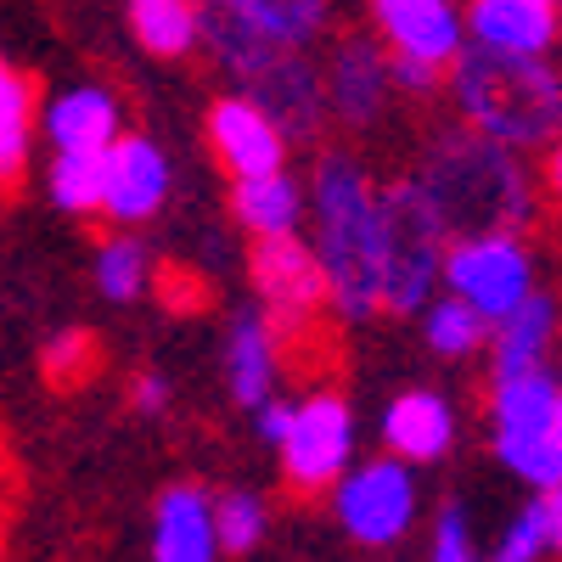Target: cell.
Listing matches in <instances>:
<instances>
[{
    "label": "cell",
    "instance_id": "36",
    "mask_svg": "<svg viewBox=\"0 0 562 562\" xmlns=\"http://www.w3.org/2000/svg\"><path fill=\"white\" fill-rule=\"evenodd\" d=\"M540 192L562 209V135L546 140V164H540Z\"/></svg>",
    "mask_w": 562,
    "mask_h": 562
},
{
    "label": "cell",
    "instance_id": "29",
    "mask_svg": "<svg viewBox=\"0 0 562 562\" xmlns=\"http://www.w3.org/2000/svg\"><path fill=\"white\" fill-rule=\"evenodd\" d=\"M551 551H557L551 501L535 490V495L506 518V529H501V540H495V557H501V562H540V557H551Z\"/></svg>",
    "mask_w": 562,
    "mask_h": 562
},
{
    "label": "cell",
    "instance_id": "31",
    "mask_svg": "<svg viewBox=\"0 0 562 562\" xmlns=\"http://www.w3.org/2000/svg\"><path fill=\"white\" fill-rule=\"evenodd\" d=\"M428 557L434 562H473L479 540H473V512L461 501H445L434 518H428Z\"/></svg>",
    "mask_w": 562,
    "mask_h": 562
},
{
    "label": "cell",
    "instance_id": "27",
    "mask_svg": "<svg viewBox=\"0 0 562 562\" xmlns=\"http://www.w3.org/2000/svg\"><path fill=\"white\" fill-rule=\"evenodd\" d=\"M102 158L108 153H52V164H45V198L63 214H97L102 209Z\"/></svg>",
    "mask_w": 562,
    "mask_h": 562
},
{
    "label": "cell",
    "instance_id": "19",
    "mask_svg": "<svg viewBox=\"0 0 562 562\" xmlns=\"http://www.w3.org/2000/svg\"><path fill=\"white\" fill-rule=\"evenodd\" d=\"M203 12L281 45V52H310L333 29V0H203Z\"/></svg>",
    "mask_w": 562,
    "mask_h": 562
},
{
    "label": "cell",
    "instance_id": "12",
    "mask_svg": "<svg viewBox=\"0 0 562 562\" xmlns=\"http://www.w3.org/2000/svg\"><path fill=\"white\" fill-rule=\"evenodd\" d=\"M243 90L281 124L288 140H315L333 124V113H326V79L310 52H276Z\"/></svg>",
    "mask_w": 562,
    "mask_h": 562
},
{
    "label": "cell",
    "instance_id": "30",
    "mask_svg": "<svg viewBox=\"0 0 562 562\" xmlns=\"http://www.w3.org/2000/svg\"><path fill=\"white\" fill-rule=\"evenodd\" d=\"M495 461L506 467L524 490H557L562 484V445L557 434H535V439H495Z\"/></svg>",
    "mask_w": 562,
    "mask_h": 562
},
{
    "label": "cell",
    "instance_id": "17",
    "mask_svg": "<svg viewBox=\"0 0 562 562\" xmlns=\"http://www.w3.org/2000/svg\"><path fill=\"white\" fill-rule=\"evenodd\" d=\"M557 394H562V383L551 378V366L495 371L490 378V445L557 434Z\"/></svg>",
    "mask_w": 562,
    "mask_h": 562
},
{
    "label": "cell",
    "instance_id": "32",
    "mask_svg": "<svg viewBox=\"0 0 562 562\" xmlns=\"http://www.w3.org/2000/svg\"><path fill=\"white\" fill-rule=\"evenodd\" d=\"M389 74H394V97H405V102H434L445 90V68L422 63V57H394L389 52Z\"/></svg>",
    "mask_w": 562,
    "mask_h": 562
},
{
    "label": "cell",
    "instance_id": "37",
    "mask_svg": "<svg viewBox=\"0 0 562 562\" xmlns=\"http://www.w3.org/2000/svg\"><path fill=\"white\" fill-rule=\"evenodd\" d=\"M546 501H551V524H557V551H562V484H557V490H546Z\"/></svg>",
    "mask_w": 562,
    "mask_h": 562
},
{
    "label": "cell",
    "instance_id": "26",
    "mask_svg": "<svg viewBox=\"0 0 562 562\" xmlns=\"http://www.w3.org/2000/svg\"><path fill=\"white\" fill-rule=\"evenodd\" d=\"M147 288H153V254L140 248L130 231L108 237L97 248V293L108 304H135V299H147Z\"/></svg>",
    "mask_w": 562,
    "mask_h": 562
},
{
    "label": "cell",
    "instance_id": "34",
    "mask_svg": "<svg viewBox=\"0 0 562 562\" xmlns=\"http://www.w3.org/2000/svg\"><path fill=\"white\" fill-rule=\"evenodd\" d=\"M248 416H254V434L276 450V445H281V434H288V422H293V400L270 394V400H265V405H254Z\"/></svg>",
    "mask_w": 562,
    "mask_h": 562
},
{
    "label": "cell",
    "instance_id": "14",
    "mask_svg": "<svg viewBox=\"0 0 562 562\" xmlns=\"http://www.w3.org/2000/svg\"><path fill=\"white\" fill-rule=\"evenodd\" d=\"M383 450L411 461V467H434L456 450V405L439 389H400L383 405Z\"/></svg>",
    "mask_w": 562,
    "mask_h": 562
},
{
    "label": "cell",
    "instance_id": "28",
    "mask_svg": "<svg viewBox=\"0 0 562 562\" xmlns=\"http://www.w3.org/2000/svg\"><path fill=\"white\" fill-rule=\"evenodd\" d=\"M214 535H220V557L259 551L270 535V506L254 490H220L214 495Z\"/></svg>",
    "mask_w": 562,
    "mask_h": 562
},
{
    "label": "cell",
    "instance_id": "5",
    "mask_svg": "<svg viewBox=\"0 0 562 562\" xmlns=\"http://www.w3.org/2000/svg\"><path fill=\"white\" fill-rule=\"evenodd\" d=\"M333 524L349 546L360 551H394L416 518H422V490H416V467L400 456H371V461H349L338 484L326 490Z\"/></svg>",
    "mask_w": 562,
    "mask_h": 562
},
{
    "label": "cell",
    "instance_id": "13",
    "mask_svg": "<svg viewBox=\"0 0 562 562\" xmlns=\"http://www.w3.org/2000/svg\"><path fill=\"white\" fill-rule=\"evenodd\" d=\"M209 147H214V158L231 180H243V175H265V169H288L293 140L281 135V124L248 97V90H237V97H220L209 108Z\"/></svg>",
    "mask_w": 562,
    "mask_h": 562
},
{
    "label": "cell",
    "instance_id": "8",
    "mask_svg": "<svg viewBox=\"0 0 562 562\" xmlns=\"http://www.w3.org/2000/svg\"><path fill=\"white\" fill-rule=\"evenodd\" d=\"M248 281L259 293L265 321L288 338H310L321 315H333L326 304V270L310 248L304 231H281V237H254L248 248Z\"/></svg>",
    "mask_w": 562,
    "mask_h": 562
},
{
    "label": "cell",
    "instance_id": "10",
    "mask_svg": "<svg viewBox=\"0 0 562 562\" xmlns=\"http://www.w3.org/2000/svg\"><path fill=\"white\" fill-rule=\"evenodd\" d=\"M175 192V164L169 153L158 147L153 135H135V130H119V140L102 158V220L113 225H147L164 214Z\"/></svg>",
    "mask_w": 562,
    "mask_h": 562
},
{
    "label": "cell",
    "instance_id": "3",
    "mask_svg": "<svg viewBox=\"0 0 562 562\" xmlns=\"http://www.w3.org/2000/svg\"><path fill=\"white\" fill-rule=\"evenodd\" d=\"M445 90L461 124L518 153H535L551 135H562V68L551 63V52L518 57L467 40L445 68Z\"/></svg>",
    "mask_w": 562,
    "mask_h": 562
},
{
    "label": "cell",
    "instance_id": "24",
    "mask_svg": "<svg viewBox=\"0 0 562 562\" xmlns=\"http://www.w3.org/2000/svg\"><path fill=\"white\" fill-rule=\"evenodd\" d=\"M416 315H422V344H428V355H439V360H467V355H484L490 349V321L467 299L445 293V288L422 304Z\"/></svg>",
    "mask_w": 562,
    "mask_h": 562
},
{
    "label": "cell",
    "instance_id": "7",
    "mask_svg": "<svg viewBox=\"0 0 562 562\" xmlns=\"http://www.w3.org/2000/svg\"><path fill=\"white\" fill-rule=\"evenodd\" d=\"M540 288L535 248L524 231H461L445 243V293L467 299L484 321H501Z\"/></svg>",
    "mask_w": 562,
    "mask_h": 562
},
{
    "label": "cell",
    "instance_id": "15",
    "mask_svg": "<svg viewBox=\"0 0 562 562\" xmlns=\"http://www.w3.org/2000/svg\"><path fill=\"white\" fill-rule=\"evenodd\" d=\"M40 130L52 153H108L124 130V108L108 85H68L45 102Z\"/></svg>",
    "mask_w": 562,
    "mask_h": 562
},
{
    "label": "cell",
    "instance_id": "6",
    "mask_svg": "<svg viewBox=\"0 0 562 562\" xmlns=\"http://www.w3.org/2000/svg\"><path fill=\"white\" fill-rule=\"evenodd\" d=\"M360 428H355V405L338 389H315L304 400H293V422L276 445L281 461V484L299 501H315L338 484V473L355 461Z\"/></svg>",
    "mask_w": 562,
    "mask_h": 562
},
{
    "label": "cell",
    "instance_id": "2",
    "mask_svg": "<svg viewBox=\"0 0 562 562\" xmlns=\"http://www.w3.org/2000/svg\"><path fill=\"white\" fill-rule=\"evenodd\" d=\"M416 186L450 237L461 231H529L540 214V186L524 169V153L479 135L473 124L439 130L416 164Z\"/></svg>",
    "mask_w": 562,
    "mask_h": 562
},
{
    "label": "cell",
    "instance_id": "20",
    "mask_svg": "<svg viewBox=\"0 0 562 562\" xmlns=\"http://www.w3.org/2000/svg\"><path fill=\"white\" fill-rule=\"evenodd\" d=\"M557 0H473L467 7V40L490 45V52L540 57L557 45Z\"/></svg>",
    "mask_w": 562,
    "mask_h": 562
},
{
    "label": "cell",
    "instance_id": "18",
    "mask_svg": "<svg viewBox=\"0 0 562 562\" xmlns=\"http://www.w3.org/2000/svg\"><path fill=\"white\" fill-rule=\"evenodd\" d=\"M281 383V333L265 321V310H243L225 333V389L243 411L265 405Z\"/></svg>",
    "mask_w": 562,
    "mask_h": 562
},
{
    "label": "cell",
    "instance_id": "39",
    "mask_svg": "<svg viewBox=\"0 0 562 562\" xmlns=\"http://www.w3.org/2000/svg\"><path fill=\"white\" fill-rule=\"evenodd\" d=\"M557 23H562V0H557Z\"/></svg>",
    "mask_w": 562,
    "mask_h": 562
},
{
    "label": "cell",
    "instance_id": "23",
    "mask_svg": "<svg viewBox=\"0 0 562 562\" xmlns=\"http://www.w3.org/2000/svg\"><path fill=\"white\" fill-rule=\"evenodd\" d=\"M130 34L147 57H192L203 45V0H130Z\"/></svg>",
    "mask_w": 562,
    "mask_h": 562
},
{
    "label": "cell",
    "instance_id": "33",
    "mask_svg": "<svg viewBox=\"0 0 562 562\" xmlns=\"http://www.w3.org/2000/svg\"><path fill=\"white\" fill-rule=\"evenodd\" d=\"M90 333H79V326H68V333H57L52 344H45V371H52V383H74L79 371L90 366Z\"/></svg>",
    "mask_w": 562,
    "mask_h": 562
},
{
    "label": "cell",
    "instance_id": "4",
    "mask_svg": "<svg viewBox=\"0 0 562 562\" xmlns=\"http://www.w3.org/2000/svg\"><path fill=\"white\" fill-rule=\"evenodd\" d=\"M378 225H383V315H416L445 288V243L450 231L434 214L416 175L378 186Z\"/></svg>",
    "mask_w": 562,
    "mask_h": 562
},
{
    "label": "cell",
    "instance_id": "16",
    "mask_svg": "<svg viewBox=\"0 0 562 562\" xmlns=\"http://www.w3.org/2000/svg\"><path fill=\"white\" fill-rule=\"evenodd\" d=\"M153 557L158 562H214V495L203 484H169L153 501Z\"/></svg>",
    "mask_w": 562,
    "mask_h": 562
},
{
    "label": "cell",
    "instance_id": "25",
    "mask_svg": "<svg viewBox=\"0 0 562 562\" xmlns=\"http://www.w3.org/2000/svg\"><path fill=\"white\" fill-rule=\"evenodd\" d=\"M34 90L0 52V186H12L34 153Z\"/></svg>",
    "mask_w": 562,
    "mask_h": 562
},
{
    "label": "cell",
    "instance_id": "9",
    "mask_svg": "<svg viewBox=\"0 0 562 562\" xmlns=\"http://www.w3.org/2000/svg\"><path fill=\"white\" fill-rule=\"evenodd\" d=\"M326 79V113L349 135L378 130L394 108V74H389V45L378 34H338L321 63Z\"/></svg>",
    "mask_w": 562,
    "mask_h": 562
},
{
    "label": "cell",
    "instance_id": "21",
    "mask_svg": "<svg viewBox=\"0 0 562 562\" xmlns=\"http://www.w3.org/2000/svg\"><path fill=\"white\" fill-rule=\"evenodd\" d=\"M562 333V299L535 288L524 304H512L501 321H490V366L495 371H529L546 366Z\"/></svg>",
    "mask_w": 562,
    "mask_h": 562
},
{
    "label": "cell",
    "instance_id": "11",
    "mask_svg": "<svg viewBox=\"0 0 562 562\" xmlns=\"http://www.w3.org/2000/svg\"><path fill=\"white\" fill-rule=\"evenodd\" d=\"M371 34L394 57H422L434 68H450L467 45V12L456 0H366Z\"/></svg>",
    "mask_w": 562,
    "mask_h": 562
},
{
    "label": "cell",
    "instance_id": "38",
    "mask_svg": "<svg viewBox=\"0 0 562 562\" xmlns=\"http://www.w3.org/2000/svg\"><path fill=\"white\" fill-rule=\"evenodd\" d=\"M557 445H562V394H557Z\"/></svg>",
    "mask_w": 562,
    "mask_h": 562
},
{
    "label": "cell",
    "instance_id": "1",
    "mask_svg": "<svg viewBox=\"0 0 562 562\" xmlns=\"http://www.w3.org/2000/svg\"><path fill=\"white\" fill-rule=\"evenodd\" d=\"M310 192V248L326 270V304L338 321L360 326L383 315V225L378 180L349 147H321L304 180Z\"/></svg>",
    "mask_w": 562,
    "mask_h": 562
},
{
    "label": "cell",
    "instance_id": "35",
    "mask_svg": "<svg viewBox=\"0 0 562 562\" xmlns=\"http://www.w3.org/2000/svg\"><path fill=\"white\" fill-rule=\"evenodd\" d=\"M130 405H135L140 416L169 411V378H164V371H140V378L130 383Z\"/></svg>",
    "mask_w": 562,
    "mask_h": 562
},
{
    "label": "cell",
    "instance_id": "22",
    "mask_svg": "<svg viewBox=\"0 0 562 562\" xmlns=\"http://www.w3.org/2000/svg\"><path fill=\"white\" fill-rule=\"evenodd\" d=\"M310 214V192L304 180L288 169H265V175H243L231 180V220L248 237H281V231H304Z\"/></svg>",
    "mask_w": 562,
    "mask_h": 562
}]
</instances>
